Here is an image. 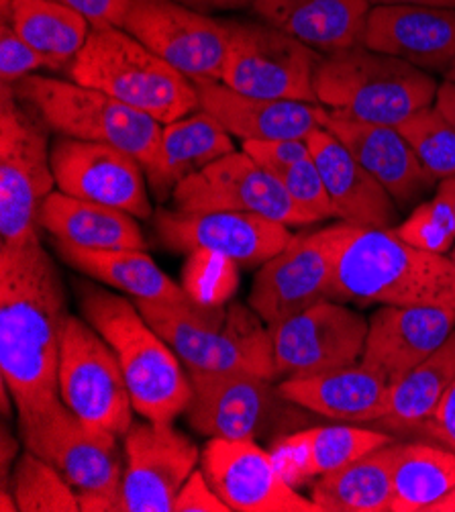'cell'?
Wrapping results in <instances>:
<instances>
[{
    "label": "cell",
    "mask_w": 455,
    "mask_h": 512,
    "mask_svg": "<svg viewBox=\"0 0 455 512\" xmlns=\"http://www.w3.org/2000/svg\"><path fill=\"white\" fill-rule=\"evenodd\" d=\"M233 151L235 147L225 127L215 117L198 109L164 125L156 160L145 170L147 184L158 200L164 202L174 194L180 182Z\"/></svg>",
    "instance_id": "f1b7e54d"
},
{
    "label": "cell",
    "mask_w": 455,
    "mask_h": 512,
    "mask_svg": "<svg viewBox=\"0 0 455 512\" xmlns=\"http://www.w3.org/2000/svg\"><path fill=\"white\" fill-rule=\"evenodd\" d=\"M449 260H451V266H453V276H455V245H453V249L449 251Z\"/></svg>",
    "instance_id": "db71d44e"
},
{
    "label": "cell",
    "mask_w": 455,
    "mask_h": 512,
    "mask_svg": "<svg viewBox=\"0 0 455 512\" xmlns=\"http://www.w3.org/2000/svg\"><path fill=\"white\" fill-rule=\"evenodd\" d=\"M276 378H302L360 364L368 319L339 300L323 298L268 327Z\"/></svg>",
    "instance_id": "7c38bea8"
},
{
    "label": "cell",
    "mask_w": 455,
    "mask_h": 512,
    "mask_svg": "<svg viewBox=\"0 0 455 512\" xmlns=\"http://www.w3.org/2000/svg\"><path fill=\"white\" fill-rule=\"evenodd\" d=\"M39 225L56 243L80 249H139L145 251L141 227L133 215L70 196L52 192L41 204Z\"/></svg>",
    "instance_id": "f546056e"
},
{
    "label": "cell",
    "mask_w": 455,
    "mask_h": 512,
    "mask_svg": "<svg viewBox=\"0 0 455 512\" xmlns=\"http://www.w3.org/2000/svg\"><path fill=\"white\" fill-rule=\"evenodd\" d=\"M455 382V329L407 378L392 386L386 417L372 423L386 433H415Z\"/></svg>",
    "instance_id": "836d02e7"
},
{
    "label": "cell",
    "mask_w": 455,
    "mask_h": 512,
    "mask_svg": "<svg viewBox=\"0 0 455 512\" xmlns=\"http://www.w3.org/2000/svg\"><path fill=\"white\" fill-rule=\"evenodd\" d=\"M172 512H231L209 484L205 472L194 470L180 488Z\"/></svg>",
    "instance_id": "7bdbcfd3"
},
{
    "label": "cell",
    "mask_w": 455,
    "mask_h": 512,
    "mask_svg": "<svg viewBox=\"0 0 455 512\" xmlns=\"http://www.w3.org/2000/svg\"><path fill=\"white\" fill-rule=\"evenodd\" d=\"M321 127L331 131L351 156L386 188L398 209L411 207L427 192L437 190L439 182L423 168L398 127L339 119L327 109L321 117Z\"/></svg>",
    "instance_id": "603a6c76"
},
{
    "label": "cell",
    "mask_w": 455,
    "mask_h": 512,
    "mask_svg": "<svg viewBox=\"0 0 455 512\" xmlns=\"http://www.w3.org/2000/svg\"><path fill=\"white\" fill-rule=\"evenodd\" d=\"M160 241L190 253L209 249L227 255L239 266L264 264L292 239L290 227L251 213H178L160 211L156 217Z\"/></svg>",
    "instance_id": "ffe728a7"
},
{
    "label": "cell",
    "mask_w": 455,
    "mask_h": 512,
    "mask_svg": "<svg viewBox=\"0 0 455 512\" xmlns=\"http://www.w3.org/2000/svg\"><path fill=\"white\" fill-rule=\"evenodd\" d=\"M192 398L186 406L190 427L209 439H258L292 411L278 386L258 374H188Z\"/></svg>",
    "instance_id": "2e32d148"
},
{
    "label": "cell",
    "mask_w": 455,
    "mask_h": 512,
    "mask_svg": "<svg viewBox=\"0 0 455 512\" xmlns=\"http://www.w3.org/2000/svg\"><path fill=\"white\" fill-rule=\"evenodd\" d=\"M278 178L286 188V192L290 194V198L294 200L296 207L300 209V213L305 215L311 223L333 217L331 196L327 192L325 180L313 156L290 166Z\"/></svg>",
    "instance_id": "ab89813d"
},
{
    "label": "cell",
    "mask_w": 455,
    "mask_h": 512,
    "mask_svg": "<svg viewBox=\"0 0 455 512\" xmlns=\"http://www.w3.org/2000/svg\"><path fill=\"white\" fill-rule=\"evenodd\" d=\"M423 168L437 180L455 178V125L439 109L427 107L398 125Z\"/></svg>",
    "instance_id": "8d00e7d4"
},
{
    "label": "cell",
    "mask_w": 455,
    "mask_h": 512,
    "mask_svg": "<svg viewBox=\"0 0 455 512\" xmlns=\"http://www.w3.org/2000/svg\"><path fill=\"white\" fill-rule=\"evenodd\" d=\"M9 23L29 45L54 64V70H68L86 45L92 31L88 19L54 0H13Z\"/></svg>",
    "instance_id": "e575fe53"
},
{
    "label": "cell",
    "mask_w": 455,
    "mask_h": 512,
    "mask_svg": "<svg viewBox=\"0 0 455 512\" xmlns=\"http://www.w3.org/2000/svg\"><path fill=\"white\" fill-rule=\"evenodd\" d=\"M200 451L172 423H133L125 433L121 512H172Z\"/></svg>",
    "instance_id": "e0dca14e"
},
{
    "label": "cell",
    "mask_w": 455,
    "mask_h": 512,
    "mask_svg": "<svg viewBox=\"0 0 455 512\" xmlns=\"http://www.w3.org/2000/svg\"><path fill=\"white\" fill-rule=\"evenodd\" d=\"M143 319L174 349L188 374H258L276 380L270 331L243 304L202 306L135 298Z\"/></svg>",
    "instance_id": "3957f363"
},
{
    "label": "cell",
    "mask_w": 455,
    "mask_h": 512,
    "mask_svg": "<svg viewBox=\"0 0 455 512\" xmlns=\"http://www.w3.org/2000/svg\"><path fill=\"white\" fill-rule=\"evenodd\" d=\"M52 170L56 186L70 196L151 217L143 166L115 145L60 137L52 147Z\"/></svg>",
    "instance_id": "d6986e66"
},
{
    "label": "cell",
    "mask_w": 455,
    "mask_h": 512,
    "mask_svg": "<svg viewBox=\"0 0 455 512\" xmlns=\"http://www.w3.org/2000/svg\"><path fill=\"white\" fill-rule=\"evenodd\" d=\"M372 5L368 0H256L254 13L319 54L360 45Z\"/></svg>",
    "instance_id": "83f0119b"
},
{
    "label": "cell",
    "mask_w": 455,
    "mask_h": 512,
    "mask_svg": "<svg viewBox=\"0 0 455 512\" xmlns=\"http://www.w3.org/2000/svg\"><path fill=\"white\" fill-rule=\"evenodd\" d=\"M362 45L429 74L455 64V9L372 7Z\"/></svg>",
    "instance_id": "7402d4cb"
},
{
    "label": "cell",
    "mask_w": 455,
    "mask_h": 512,
    "mask_svg": "<svg viewBox=\"0 0 455 512\" xmlns=\"http://www.w3.org/2000/svg\"><path fill=\"white\" fill-rule=\"evenodd\" d=\"M278 392L309 413L347 423H376L390 408L392 386L362 364L315 376L286 378Z\"/></svg>",
    "instance_id": "484cf974"
},
{
    "label": "cell",
    "mask_w": 455,
    "mask_h": 512,
    "mask_svg": "<svg viewBox=\"0 0 455 512\" xmlns=\"http://www.w3.org/2000/svg\"><path fill=\"white\" fill-rule=\"evenodd\" d=\"M200 109L241 141L309 139L325 107L300 100H272L231 90L221 80H194Z\"/></svg>",
    "instance_id": "cb8c5ba5"
},
{
    "label": "cell",
    "mask_w": 455,
    "mask_h": 512,
    "mask_svg": "<svg viewBox=\"0 0 455 512\" xmlns=\"http://www.w3.org/2000/svg\"><path fill=\"white\" fill-rule=\"evenodd\" d=\"M0 98V245H25L39 241L41 204L56 184L49 127L13 86Z\"/></svg>",
    "instance_id": "9c48e42d"
},
{
    "label": "cell",
    "mask_w": 455,
    "mask_h": 512,
    "mask_svg": "<svg viewBox=\"0 0 455 512\" xmlns=\"http://www.w3.org/2000/svg\"><path fill=\"white\" fill-rule=\"evenodd\" d=\"M392 441L398 439L376 427H311L278 437L270 453L280 474L292 486H300L356 462L362 455Z\"/></svg>",
    "instance_id": "4316f807"
},
{
    "label": "cell",
    "mask_w": 455,
    "mask_h": 512,
    "mask_svg": "<svg viewBox=\"0 0 455 512\" xmlns=\"http://www.w3.org/2000/svg\"><path fill=\"white\" fill-rule=\"evenodd\" d=\"M60 396L86 425L125 437L133 398L115 349L88 321L68 315L58 362Z\"/></svg>",
    "instance_id": "8fae6325"
},
{
    "label": "cell",
    "mask_w": 455,
    "mask_h": 512,
    "mask_svg": "<svg viewBox=\"0 0 455 512\" xmlns=\"http://www.w3.org/2000/svg\"><path fill=\"white\" fill-rule=\"evenodd\" d=\"M455 329V309L384 304L368 319L360 364L390 386L407 378Z\"/></svg>",
    "instance_id": "44dd1931"
},
{
    "label": "cell",
    "mask_w": 455,
    "mask_h": 512,
    "mask_svg": "<svg viewBox=\"0 0 455 512\" xmlns=\"http://www.w3.org/2000/svg\"><path fill=\"white\" fill-rule=\"evenodd\" d=\"M121 29L192 82L223 76L229 47L225 21L196 13L176 0H131Z\"/></svg>",
    "instance_id": "4fadbf2b"
},
{
    "label": "cell",
    "mask_w": 455,
    "mask_h": 512,
    "mask_svg": "<svg viewBox=\"0 0 455 512\" xmlns=\"http://www.w3.org/2000/svg\"><path fill=\"white\" fill-rule=\"evenodd\" d=\"M229 47L221 82L235 92L319 105L315 70L323 54L268 23L225 21Z\"/></svg>",
    "instance_id": "30bf717a"
},
{
    "label": "cell",
    "mask_w": 455,
    "mask_h": 512,
    "mask_svg": "<svg viewBox=\"0 0 455 512\" xmlns=\"http://www.w3.org/2000/svg\"><path fill=\"white\" fill-rule=\"evenodd\" d=\"M86 321L115 349L135 411L147 421L172 423L192 398L180 357L156 333L137 304L94 284L80 286Z\"/></svg>",
    "instance_id": "277c9868"
},
{
    "label": "cell",
    "mask_w": 455,
    "mask_h": 512,
    "mask_svg": "<svg viewBox=\"0 0 455 512\" xmlns=\"http://www.w3.org/2000/svg\"><path fill=\"white\" fill-rule=\"evenodd\" d=\"M337 253L333 300L455 309L449 255L404 243L392 229L335 223Z\"/></svg>",
    "instance_id": "7a4b0ae2"
},
{
    "label": "cell",
    "mask_w": 455,
    "mask_h": 512,
    "mask_svg": "<svg viewBox=\"0 0 455 512\" xmlns=\"http://www.w3.org/2000/svg\"><path fill=\"white\" fill-rule=\"evenodd\" d=\"M178 213H251L286 227L311 225L282 186L247 153L233 151L180 182L172 194Z\"/></svg>",
    "instance_id": "5bb4252c"
},
{
    "label": "cell",
    "mask_w": 455,
    "mask_h": 512,
    "mask_svg": "<svg viewBox=\"0 0 455 512\" xmlns=\"http://www.w3.org/2000/svg\"><path fill=\"white\" fill-rule=\"evenodd\" d=\"M307 141L331 196L333 217L358 227L392 229L398 219V204L349 149L323 127L313 131Z\"/></svg>",
    "instance_id": "d4e9b609"
},
{
    "label": "cell",
    "mask_w": 455,
    "mask_h": 512,
    "mask_svg": "<svg viewBox=\"0 0 455 512\" xmlns=\"http://www.w3.org/2000/svg\"><path fill=\"white\" fill-rule=\"evenodd\" d=\"M392 231L417 249L447 255L455 245V215L449 202L435 192L431 200L417 204L413 213Z\"/></svg>",
    "instance_id": "f35d334b"
},
{
    "label": "cell",
    "mask_w": 455,
    "mask_h": 512,
    "mask_svg": "<svg viewBox=\"0 0 455 512\" xmlns=\"http://www.w3.org/2000/svg\"><path fill=\"white\" fill-rule=\"evenodd\" d=\"M17 441L15 437H11L9 429L3 427V488H7V480H9V464L15 459L17 455Z\"/></svg>",
    "instance_id": "681fc988"
},
{
    "label": "cell",
    "mask_w": 455,
    "mask_h": 512,
    "mask_svg": "<svg viewBox=\"0 0 455 512\" xmlns=\"http://www.w3.org/2000/svg\"><path fill=\"white\" fill-rule=\"evenodd\" d=\"M435 107L439 109V113L455 125V84L453 82H443L439 84L437 90V98H435Z\"/></svg>",
    "instance_id": "7dc6e473"
},
{
    "label": "cell",
    "mask_w": 455,
    "mask_h": 512,
    "mask_svg": "<svg viewBox=\"0 0 455 512\" xmlns=\"http://www.w3.org/2000/svg\"><path fill=\"white\" fill-rule=\"evenodd\" d=\"M239 286V264L227 255L209 249L190 251L184 270V292L202 306H223L231 302Z\"/></svg>",
    "instance_id": "74e56055"
},
{
    "label": "cell",
    "mask_w": 455,
    "mask_h": 512,
    "mask_svg": "<svg viewBox=\"0 0 455 512\" xmlns=\"http://www.w3.org/2000/svg\"><path fill=\"white\" fill-rule=\"evenodd\" d=\"M62 260L74 270L129 296L154 302H194L182 286L139 249H80L56 243Z\"/></svg>",
    "instance_id": "1f68e13d"
},
{
    "label": "cell",
    "mask_w": 455,
    "mask_h": 512,
    "mask_svg": "<svg viewBox=\"0 0 455 512\" xmlns=\"http://www.w3.org/2000/svg\"><path fill=\"white\" fill-rule=\"evenodd\" d=\"M13 494L21 512H82L74 488L29 449L15 466Z\"/></svg>",
    "instance_id": "d590c367"
},
{
    "label": "cell",
    "mask_w": 455,
    "mask_h": 512,
    "mask_svg": "<svg viewBox=\"0 0 455 512\" xmlns=\"http://www.w3.org/2000/svg\"><path fill=\"white\" fill-rule=\"evenodd\" d=\"M80 13L92 27H123L131 0H54Z\"/></svg>",
    "instance_id": "f6af8a7d"
},
{
    "label": "cell",
    "mask_w": 455,
    "mask_h": 512,
    "mask_svg": "<svg viewBox=\"0 0 455 512\" xmlns=\"http://www.w3.org/2000/svg\"><path fill=\"white\" fill-rule=\"evenodd\" d=\"M241 149L247 156L276 178L290 166L311 158L307 139H260L243 141Z\"/></svg>",
    "instance_id": "b9f144b4"
},
{
    "label": "cell",
    "mask_w": 455,
    "mask_h": 512,
    "mask_svg": "<svg viewBox=\"0 0 455 512\" xmlns=\"http://www.w3.org/2000/svg\"><path fill=\"white\" fill-rule=\"evenodd\" d=\"M176 3L202 13V15H211V13H227V11H239L245 7H254L256 0H176Z\"/></svg>",
    "instance_id": "bcb514c9"
},
{
    "label": "cell",
    "mask_w": 455,
    "mask_h": 512,
    "mask_svg": "<svg viewBox=\"0 0 455 512\" xmlns=\"http://www.w3.org/2000/svg\"><path fill=\"white\" fill-rule=\"evenodd\" d=\"M17 413L23 443L74 488L82 512L121 510L123 464L115 433L86 425L62 396Z\"/></svg>",
    "instance_id": "52a82bcc"
},
{
    "label": "cell",
    "mask_w": 455,
    "mask_h": 512,
    "mask_svg": "<svg viewBox=\"0 0 455 512\" xmlns=\"http://www.w3.org/2000/svg\"><path fill=\"white\" fill-rule=\"evenodd\" d=\"M400 447L392 441L317 478L311 498L323 512H390Z\"/></svg>",
    "instance_id": "4dcf8cb0"
},
{
    "label": "cell",
    "mask_w": 455,
    "mask_h": 512,
    "mask_svg": "<svg viewBox=\"0 0 455 512\" xmlns=\"http://www.w3.org/2000/svg\"><path fill=\"white\" fill-rule=\"evenodd\" d=\"M68 74L162 125L200 109L194 82L121 27H92Z\"/></svg>",
    "instance_id": "8992f818"
},
{
    "label": "cell",
    "mask_w": 455,
    "mask_h": 512,
    "mask_svg": "<svg viewBox=\"0 0 455 512\" xmlns=\"http://www.w3.org/2000/svg\"><path fill=\"white\" fill-rule=\"evenodd\" d=\"M66 292L41 241L0 245V374L17 411L60 396Z\"/></svg>",
    "instance_id": "6da1fadb"
},
{
    "label": "cell",
    "mask_w": 455,
    "mask_h": 512,
    "mask_svg": "<svg viewBox=\"0 0 455 512\" xmlns=\"http://www.w3.org/2000/svg\"><path fill=\"white\" fill-rule=\"evenodd\" d=\"M437 90L429 72L362 43L323 56L315 70L319 105L339 119L360 123L398 127L433 107Z\"/></svg>",
    "instance_id": "5b68a950"
},
{
    "label": "cell",
    "mask_w": 455,
    "mask_h": 512,
    "mask_svg": "<svg viewBox=\"0 0 455 512\" xmlns=\"http://www.w3.org/2000/svg\"><path fill=\"white\" fill-rule=\"evenodd\" d=\"M372 7H431L455 9V0H368Z\"/></svg>",
    "instance_id": "c3c4849f"
},
{
    "label": "cell",
    "mask_w": 455,
    "mask_h": 512,
    "mask_svg": "<svg viewBox=\"0 0 455 512\" xmlns=\"http://www.w3.org/2000/svg\"><path fill=\"white\" fill-rule=\"evenodd\" d=\"M0 510H3V512H17L19 510L15 494L9 492L7 488H3V494H0Z\"/></svg>",
    "instance_id": "816d5d0a"
},
{
    "label": "cell",
    "mask_w": 455,
    "mask_h": 512,
    "mask_svg": "<svg viewBox=\"0 0 455 512\" xmlns=\"http://www.w3.org/2000/svg\"><path fill=\"white\" fill-rule=\"evenodd\" d=\"M337 229L292 235L288 245L262 264L249 292V306L266 327L292 317L307 306L331 298L335 280Z\"/></svg>",
    "instance_id": "9a60e30c"
},
{
    "label": "cell",
    "mask_w": 455,
    "mask_h": 512,
    "mask_svg": "<svg viewBox=\"0 0 455 512\" xmlns=\"http://www.w3.org/2000/svg\"><path fill=\"white\" fill-rule=\"evenodd\" d=\"M445 80H447V82H453V84H455V64H453V66H451V68L447 70V74H445Z\"/></svg>",
    "instance_id": "f5cc1de1"
},
{
    "label": "cell",
    "mask_w": 455,
    "mask_h": 512,
    "mask_svg": "<svg viewBox=\"0 0 455 512\" xmlns=\"http://www.w3.org/2000/svg\"><path fill=\"white\" fill-rule=\"evenodd\" d=\"M205 472L221 500L237 512H323L300 496L280 474L270 451L254 439H209L200 453Z\"/></svg>",
    "instance_id": "ac0fdd59"
},
{
    "label": "cell",
    "mask_w": 455,
    "mask_h": 512,
    "mask_svg": "<svg viewBox=\"0 0 455 512\" xmlns=\"http://www.w3.org/2000/svg\"><path fill=\"white\" fill-rule=\"evenodd\" d=\"M390 512H455V451L425 441L402 443Z\"/></svg>",
    "instance_id": "d6a6232c"
},
{
    "label": "cell",
    "mask_w": 455,
    "mask_h": 512,
    "mask_svg": "<svg viewBox=\"0 0 455 512\" xmlns=\"http://www.w3.org/2000/svg\"><path fill=\"white\" fill-rule=\"evenodd\" d=\"M37 70H54V64L29 45L9 23H3L0 27V82L3 86H15Z\"/></svg>",
    "instance_id": "60d3db41"
},
{
    "label": "cell",
    "mask_w": 455,
    "mask_h": 512,
    "mask_svg": "<svg viewBox=\"0 0 455 512\" xmlns=\"http://www.w3.org/2000/svg\"><path fill=\"white\" fill-rule=\"evenodd\" d=\"M13 90L60 137L115 145L139 160L143 172L154 164L164 131L154 117L74 80L33 74L19 80Z\"/></svg>",
    "instance_id": "ba28073f"
},
{
    "label": "cell",
    "mask_w": 455,
    "mask_h": 512,
    "mask_svg": "<svg viewBox=\"0 0 455 512\" xmlns=\"http://www.w3.org/2000/svg\"><path fill=\"white\" fill-rule=\"evenodd\" d=\"M415 433L455 451V382L441 396L433 413L417 427Z\"/></svg>",
    "instance_id": "ee69618b"
},
{
    "label": "cell",
    "mask_w": 455,
    "mask_h": 512,
    "mask_svg": "<svg viewBox=\"0 0 455 512\" xmlns=\"http://www.w3.org/2000/svg\"><path fill=\"white\" fill-rule=\"evenodd\" d=\"M435 192L441 194V196L449 202V207H451V211H453V215H455V178L441 180V182L437 184V190H435Z\"/></svg>",
    "instance_id": "f907efd6"
}]
</instances>
